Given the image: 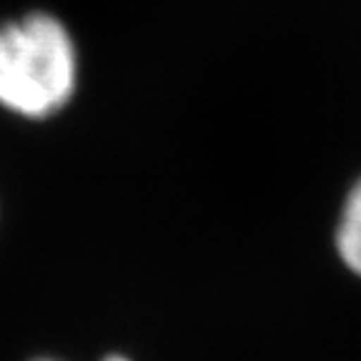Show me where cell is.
Listing matches in <instances>:
<instances>
[{
    "label": "cell",
    "instance_id": "cell-1",
    "mask_svg": "<svg viewBox=\"0 0 361 361\" xmlns=\"http://www.w3.org/2000/svg\"><path fill=\"white\" fill-rule=\"evenodd\" d=\"M78 88V48L71 30L48 13L0 25V106L13 116L45 121Z\"/></svg>",
    "mask_w": 361,
    "mask_h": 361
},
{
    "label": "cell",
    "instance_id": "cell-2",
    "mask_svg": "<svg viewBox=\"0 0 361 361\" xmlns=\"http://www.w3.org/2000/svg\"><path fill=\"white\" fill-rule=\"evenodd\" d=\"M336 246L341 261L354 271L356 276H361V180L351 191L349 201L341 214V224H338L336 233Z\"/></svg>",
    "mask_w": 361,
    "mask_h": 361
},
{
    "label": "cell",
    "instance_id": "cell-3",
    "mask_svg": "<svg viewBox=\"0 0 361 361\" xmlns=\"http://www.w3.org/2000/svg\"><path fill=\"white\" fill-rule=\"evenodd\" d=\"M35 361H56V359H35ZM103 361H130V359H126V356H121V354H111Z\"/></svg>",
    "mask_w": 361,
    "mask_h": 361
}]
</instances>
